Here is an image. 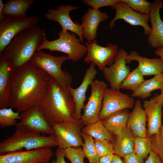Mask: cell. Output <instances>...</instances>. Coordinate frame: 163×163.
<instances>
[{"label": "cell", "instance_id": "6da1fadb", "mask_svg": "<svg viewBox=\"0 0 163 163\" xmlns=\"http://www.w3.org/2000/svg\"><path fill=\"white\" fill-rule=\"evenodd\" d=\"M51 78L30 62L15 69L10 85L9 107L20 113L38 106L47 93Z\"/></svg>", "mask_w": 163, "mask_h": 163}, {"label": "cell", "instance_id": "7a4b0ae2", "mask_svg": "<svg viewBox=\"0 0 163 163\" xmlns=\"http://www.w3.org/2000/svg\"><path fill=\"white\" fill-rule=\"evenodd\" d=\"M38 106L51 125L77 120L75 117V103L68 87L62 86L52 77L47 93Z\"/></svg>", "mask_w": 163, "mask_h": 163}, {"label": "cell", "instance_id": "3957f363", "mask_svg": "<svg viewBox=\"0 0 163 163\" xmlns=\"http://www.w3.org/2000/svg\"><path fill=\"white\" fill-rule=\"evenodd\" d=\"M45 30L37 25L17 35L0 54L9 60L15 69L30 62L43 42Z\"/></svg>", "mask_w": 163, "mask_h": 163}, {"label": "cell", "instance_id": "277c9868", "mask_svg": "<svg viewBox=\"0 0 163 163\" xmlns=\"http://www.w3.org/2000/svg\"><path fill=\"white\" fill-rule=\"evenodd\" d=\"M58 146L54 135L46 136L39 133L16 130L11 136L0 142V155Z\"/></svg>", "mask_w": 163, "mask_h": 163}, {"label": "cell", "instance_id": "5b68a950", "mask_svg": "<svg viewBox=\"0 0 163 163\" xmlns=\"http://www.w3.org/2000/svg\"><path fill=\"white\" fill-rule=\"evenodd\" d=\"M57 34L59 37L52 41L47 40L46 36L37 51L47 49L64 53L68 55V60L73 62L80 60L87 54L86 46L81 43L80 39L77 37L75 33L61 29Z\"/></svg>", "mask_w": 163, "mask_h": 163}, {"label": "cell", "instance_id": "8992f818", "mask_svg": "<svg viewBox=\"0 0 163 163\" xmlns=\"http://www.w3.org/2000/svg\"><path fill=\"white\" fill-rule=\"evenodd\" d=\"M67 60L65 55L55 56L40 50L35 53L30 62L48 73L62 86L68 87L72 83V77L61 68Z\"/></svg>", "mask_w": 163, "mask_h": 163}, {"label": "cell", "instance_id": "52a82bcc", "mask_svg": "<svg viewBox=\"0 0 163 163\" xmlns=\"http://www.w3.org/2000/svg\"><path fill=\"white\" fill-rule=\"evenodd\" d=\"M51 126L58 147L65 149L82 146L84 142L82 132L84 125L80 120L53 123Z\"/></svg>", "mask_w": 163, "mask_h": 163}, {"label": "cell", "instance_id": "ba28073f", "mask_svg": "<svg viewBox=\"0 0 163 163\" xmlns=\"http://www.w3.org/2000/svg\"><path fill=\"white\" fill-rule=\"evenodd\" d=\"M38 22V18L33 16L5 17L0 22V54L17 35L37 25Z\"/></svg>", "mask_w": 163, "mask_h": 163}, {"label": "cell", "instance_id": "9c48e42d", "mask_svg": "<svg viewBox=\"0 0 163 163\" xmlns=\"http://www.w3.org/2000/svg\"><path fill=\"white\" fill-rule=\"evenodd\" d=\"M90 85L91 94L87 103L84 105L83 113L80 119L84 126L92 124L99 120L104 92L107 87L104 81L97 79L94 80Z\"/></svg>", "mask_w": 163, "mask_h": 163}, {"label": "cell", "instance_id": "30bf717a", "mask_svg": "<svg viewBox=\"0 0 163 163\" xmlns=\"http://www.w3.org/2000/svg\"><path fill=\"white\" fill-rule=\"evenodd\" d=\"M135 101L133 98L120 90L106 88L104 90L99 120H102L117 112L132 109Z\"/></svg>", "mask_w": 163, "mask_h": 163}, {"label": "cell", "instance_id": "8fae6325", "mask_svg": "<svg viewBox=\"0 0 163 163\" xmlns=\"http://www.w3.org/2000/svg\"><path fill=\"white\" fill-rule=\"evenodd\" d=\"M20 121L15 126L16 130L36 132L43 135H52L54 132L38 106L31 107L20 113Z\"/></svg>", "mask_w": 163, "mask_h": 163}, {"label": "cell", "instance_id": "7c38bea8", "mask_svg": "<svg viewBox=\"0 0 163 163\" xmlns=\"http://www.w3.org/2000/svg\"><path fill=\"white\" fill-rule=\"evenodd\" d=\"M97 42L96 40L90 43L86 42L87 53L84 61L88 64L94 63L97 66L99 70L102 71L104 67L110 66L114 62L119 50L118 46L111 43L102 46L97 44Z\"/></svg>", "mask_w": 163, "mask_h": 163}, {"label": "cell", "instance_id": "4fadbf2b", "mask_svg": "<svg viewBox=\"0 0 163 163\" xmlns=\"http://www.w3.org/2000/svg\"><path fill=\"white\" fill-rule=\"evenodd\" d=\"M128 55L123 48L119 49L113 64L109 67H104L102 70L104 77L112 89L120 90L122 83L130 72V67L127 65Z\"/></svg>", "mask_w": 163, "mask_h": 163}, {"label": "cell", "instance_id": "5bb4252c", "mask_svg": "<svg viewBox=\"0 0 163 163\" xmlns=\"http://www.w3.org/2000/svg\"><path fill=\"white\" fill-rule=\"evenodd\" d=\"M116 11V14L109 24V27L112 29L115 22L119 19H123L132 25L139 26L144 29L143 34L149 36L151 31V27L148 24L149 15L136 12L131 8L126 3L121 0L112 7Z\"/></svg>", "mask_w": 163, "mask_h": 163}, {"label": "cell", "instance_id": "9a60e30c", "mask_svg": "<svg viewBox=\"0 0 163 163\" xmlns=\"http://www.w3.org/2000/svg\"><path fill=\"white\" fill-rule=\"evenodd\" d=\"M78 6L70 5H60L56 9H49L45 14L48 20L58 23L64 31H69L75 33L80 39L82 43L83 42V28L76 21L74 22L70 16L72 11L79 8Z\"/></svg>", "mask_w": 163, "mask_h": 163}, {"label": "cell", "instance_id": "2e32d148", "mask_svg": "<svg viewBox=\"0 0 163 163\" xmlns=\"http://www.w3.org/2000/svg\"><path fill=\"white\" fill-rule=\"evenodd\" d=\"M53 155L51 148L21 150L0 155V163H49Z\"/></svg>", "mask_w": 163, "mask_h": 163}, {"label": "cell", "instance_id": "e0dca14e", "mask_svg": "<svg viewBox=\"0 0 163 163\" xmlns=\"http://www.w3.org/2000/svg\"><path fill=\"white\" fill-rule=\"evenodd\" d=\"M142 107L147 116V136L150 137L157 133L162 125L163 92L156 94L149 100L144 101Z\"/></svg>", "mask_w": 163, "mask_h": 163}, {"label": "cell", "instance_id": "ac0fdd59", "mask_svg": "<svg viewBox=\"0 0 163 163\" xmlns=\"http://www.w3.org/2000/svg\"><path fill=\"white\" fill-rule=\"evenodd\" d=\"M95 65L92 62L86 70L82 82L76 88L71 85L68 87L69 91L73 98L75 104V117L76 120H80L82 116L81 111L87 99L86 93L88 87L90 85L97 74Z\"/></svg>", "mask_w": 163, "mask_h": 163}, {"label": "cell", "instance_id": "d6986e66", "mask_svg": "<svg viewBox=\"0 0 163 163\" xmlns=\"http://www.w3.org/2000/svg\"><path fill=\"white\" fill-rule=\"evenodd\" d=\"M163 8L161 0H155L152 3L149 15L152 27L147 41L152 47L156 49L163 48V21L160 14V9Z\"/></svg>", "mask_w": 163, "mask_h": 163}, {"label": "cell", "instance_id": "ffe728a7", "mask_svg": "<svg viewBox=\"0 0 163 163\" xmlns=\"http://www.w3.org/2000/svg\"><path fill=\"white\" fill-rule=\"evenodd\" d=\"M109 18L107 14L99 9L89 8L81 19L83 28V38L88 43L97 38V31L101 22L106 20Z\"/></svg>", "mask_w": 163, "mask_h": 163}, {"label": "cell", "instance_id": "44dd1931", "mask_svg": "<svg viewBox=\"0 0 163 163\" xmlns=\"http://www.w3.org/2000/svg\"><path fill=\"white\" fill-rule=\"evenodd\" d=\"M15 69L9 60L0 58V109L9 107L10 85Z\"/></svg>", "mask_w": 163, "mask_h": 163}, {"label": "cell", "instance_id": "7402d4cb", "mask_svg": "<svg viewBox=\"0 0 163 163\" xmlns=\"http://www.w3.org/2000/svg\"><path fill=\"white\" fill-rule=\"evenodd\" d=\"M147 116L139 100L135 101L133 110L130 113L127 124L135 137H146Z\"/></svg>", "mask_w": 163, "mask_h": 163}, {"label": "cell", "instance_id": "603a6c76", "mask_svg": "<svg viewBox=\"0 0 163 163\" xmlns=\"http://www.w3.org/2000/svg\"><path fill=\"white\" fill-rule=\"evenodd\" d=\"M126 60L127 64L133 60L137 62L138 66L144 76H155L163 73V62L160 57L149 59L141 56L136 51L132 50L128 54Z\"/></svg>", "mask_w": 163, "mask_h": 163}, {"label": "cell", "instance_id": "cb8c5ba5", "mask_svg": "<svg viewBox=\"0 0 163 163\" xmlns=\"http://www.w3.org/2000/svg\"><path fill=\"white\" fill-rule=\"evenodd\" d=\"M135 137L131 130L127 127L113 135L111 142L113 146L115 154L121 158L133 153Z\"/></svg>", "mask_w": 163, "mask_h": 163}, {"label": "cell", "instance_id": "d4e9b609", "mask_svg": "<svg viewBox=\"0 0 163 163\" xmlns=\"http://www.w3.org/2000/svg\"><path fill=\"white\" fill-rule=\"evenodd\" d=\"M163 90V73L149 79L145 80L135 91L131 97L145 99L151 96V92L156 90Z\"/></svg>", "mask_w": 163, "mask_h": 163}, {"label": "cell", "instance_id": "484cf974", "mask_svg": "<svg viewBox=\"0 0 163 163\" xmlns=\"http://www.w3.org/2000/svg\"><path fill=\"white\" fill-rule=\"evenodd\" d=\"M130 113L126 110L115 113L101 120L103 125L113 135L127 127Z\"/></svg>", "mask_w": 163, "mask_h": 163}, {"label": "cell", "instance_id": "4316f807", "mask_svg": "<svg viewBox=\"0 0 163 163\" xmlns=\"http://www.w3.org/2000/svg\"><path fill=\"white\" fill-rule=\"evenodd\" d=\"M34 2V0H7L3 8L5 17H26V13Z\"/></svg>", "mask_w": 163, "mask_h": 163}, {"label": "cell", "instance_id": "83f0119b", "mask_svg": "<svg viewBox=\"0 0 163 163\" xmlns=\"http://www.w3.org/2000/svg\"><path fill=\"white\" fill-rule=\"evenodd\" d=\"M82 132L95 139H105L111 142L113 138V135L105 127L102 121L99 120L94 123L84 126Z\"/></svg>", "mask_w": 163, "mask_h": 163}, {"label": "cell", "instance_id": "f1b7e54d", "mask_svg": "<svg viewBox=\"0 0 163 163\" xmlns=\"http://www.w3.org/2000/svg\"><path fill=\"white\" fill-rule=\"evenodd\" d=\"M138 66L130 72L122 83L120 88L135 91L145 80Z\"/></svg>", "mask_w": 163, "mask_h": 163}, {"label": "cell", "instance_id": "f546056e", "mask_svg": "<svg viewBox=\"0 0 163 163\" xmlns=\"http://www.w3.org/2000/svg\"><path fill=\"white\" fill-rule=\"evenodd\" d=\"M84 140L82 146L85 157L89 163H98L100 158L96 152L94 143V139L89 135L82 133Z\"/></svg>", "mask_w": 163, "mask_h": 163}, {"label": "cell", "instance_id": "4dcf8cb0", "mask_svg": "<svg viewBox=\"0 0 163 163\" xmlns=\"http://www.w3.org/2000/svg\"><path fill=\"white\" fill-rule=\"evenodd\" d=\"M20 113L14 112L11 108L0 109V126L6 128L16 126L18 123L17 120L21 119Z\"/></svg>", "mask_w": 163, "mask_h": 163}, {"label": "cell", "instance_id": "1f68e13d", "mask_svg": "<svg viewBox=\"0 0 163 163\" xmlns=\"http://www.w3.org/2000/svg\"><path fill=\"white\" fill-rule=\"evenodd\" d=\"M151 151L150 137L135 138L134 153L145 159Z\"/></svg>", "mask_w": 163, "mask_h": 163}, {"label": "cell", "instance_id": "d6a6232c", "mask_svg": "<svg viewBox=\"0 0 163 163\" xmlns=\"http://www.w3.org/2000/svg\"><path fill=\"white\" fill-rule=\"evenodd\" d=\"M152 151L155 153L163 163V126L158 132L150 136Z\"/></svg>", "mask_w": 163, "mask_h": 163}, {"label": "cell", "instance_id": "836d02e7", "mask_svg": "<svg viewBox=\"0 0 163 163\" xmlns=\"http://www.w3.org/2000/svg\"><path fill=\"white\" fill-rule=\"evenodd\" d=\"M127 4L134 11L149 15L152 3L145 0H121Z\"/></svg>", "mask_w": 163, "mask_h": 163}, {"label": "cell", "instance_id": "e575fe53", "mask_svg": "<svg viewBox=\"0 0 163 163\" xmlns=\"http://www.w3.org/2000/svg\"><path fill=\"white\" fill-rule=\"evenodd\" d=\"M94 143L96 152L100 158L115 154L113 146L110 141L105 139H94Z\"/></svg>", "mask_w": 163, "mask_h": 163}, {"label": "cell", "instance_id": "d590c367", "mask_svg": "<svg viewBox=\"0 0 163 163\" xmlns=\"http://www.w3.org/2000/svg\"><path fill=\"white\" fill-rule=\"evenodd\" d=\"M65 157L68 158L71 163H84L85 157L82 148L69 147L63 149Z\"/></svg>", "mask_w": 163, "mask_h": 163}, {"label": "cell", "instance_id": "8d00e7d4", "mask_svg": "<svg viewBox=\"0 0 163 163\" xmlns=\"http://www.w3.org/2000/svg\"><path fill=\"white\" fill-rule=\"evenodd\" d=\"M120 0H82L81 2L84 4L91 6L92 8L99 9L103 7L113 6Z\"/></svg>", "mask_w": 163, "mask_h": 163}, {"label": "cell", "instance_id": "74e56055", "mask_svg": "<svg viewBox=\"0 0 163 163\" xmlns=\"http://www.w3.org/2000/svg\"><path fill=\"white\" fill-rule=\"evenodd\" d=\"M124 163H145L144 159L133 152L123 158Z\"/></svg>", "mask_w": 163, "mask_h": 163}, {"label": "cell", "instance_id": "f35d334b", "mask_svg": "<svg viewBox=\"0 0 163 163\" xmlns=\"http://www.w3.org/2000/svg\"><path fill=\"white\" fill-rule=\"evenodd\" d=\"M54 155L56 157V159L52 160L51 163H66L65 159V157L63 149L58 147Z\"/></svg>", "mask_w": 163, "mask_h": 163}, {"label": "cell", "instance_id": "ab89813d", "mask_svg": "<svg viewBox=\"0 0 163 163\" xmlns=\"http://www.w3.org/2000/svg\"><path fill=\"white\" fill-rule=\"evenodd\" d=\"M145 163H162L156 155L151 151Z\"/></svg>", "mask_w": 163, "mask_h": 163}, {"label": "cell", "instance_id": "60d3db41", "mask_svg": "<svg viewBox=\"0 0 163 163\" xmlns=\"http://www.w3.org/2000/svg\"><path fill=\"white\" fill-rule=\"evenodd\" d=\"M113 155H108L100 158L98 163H111Z\"/></svg>", "mask_w": 163, "mask_h": 163}, {"label": "cell", "instance_id": "b9f144b4", "mask_svg": "<svg viewBox=\"0 0 163 163\" xmlns=\"http://www.w3.org/2000/svg\"><path fill=\"white\" fill-rule=\"evenodd\" d=\"M4 4L2 0H0V22L3 21L5 17L3 14V8Z\"/></svg>", "mask_w": 163, "mask_h": 163}, {"label": "cell", "instance_id": "7bdbcfd3", "mask_svg": "<svg viewBox=\"0 0 163 163\" xmlns=\"http://www.w3.org/2000/svg\"><path fill=\"white\" fill-rule=\"evenodd\" d=\"M111 163H124L121 158L116 154H114Z\"/></svg>", "mask_w": 163, "mask_h": 163}, {"label": "cell", "instance_id": "ee69618b", "mask_svg": "<svg viewBox=\"0 0 163 163\" xmlns=\"http://www.w3.org/2000/svg\"><path fill=\"white\" fill-rule=\"evenodd\" d=\"M155 53L156 55L160 57L163 62V48L156 49Z\"/></svg>", "mask_w": 163, "mask_h": 163}]
</instances>
